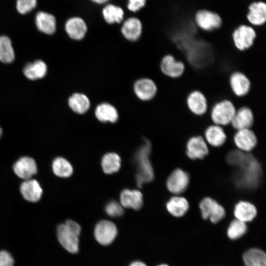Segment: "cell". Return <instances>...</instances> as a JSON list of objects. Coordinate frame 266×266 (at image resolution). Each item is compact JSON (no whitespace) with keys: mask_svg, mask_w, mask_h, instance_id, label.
Here are the masks:
<instances>
[{"mask_svg":"<svg viewBox=\"0 0 266 266\" xmlns=\"http://www.w3.org/2000/svg\"><path fill=\"white\" fill-rule=\"evenodd\" d=\"M159 266H167L166 265H160Z\"/></svg>","mask_w":266,"mask_h":266,"instance_id":"45","label":"cell"},{"mask_svg":"<svg viewBox=\"0 0 266 266\" xmlns=\"http://www.w3.org/2000/svg\"><path fill=\"white\" fill-rule=\"evenodd\" d=\"M12 255L6 250H0V266H14Z\"/></svg>","mask_w":266,"mask_h":266,"instance_id":"40","label":"cell"},{"mask_svg":"<svg viewBox=\"0 0 266 266\" xmlns=\"http://www.w3.org/2000/svg\"><path fill=\"white\" fill-rule=\"evenodd\" d=\"M141 193L138 190H124L120 195L121 204L125 208L139 210L142 206L143 200Z\"/></svg>","mask_w":266,"mask_h":266,"instance_id":"23","label":"cell"},{"mask_svg":"<svg viewBox=\"0 0 266 266\" xmlns=\"http://www.w3.org/2000/svg\"><path fill=\"white\" fill-rule=\"evenodd\" d=\"M1 134H2V130H1V128L0 127V137L1 135Z\"/></svg>","mask_w":266,"mask_h":266,"instance_id":"44","label":"cell"},{"mask_svg":"<svg viewBox=\"0 0 266 266\" xmlns=\"http://www.w3.org/2000/svg\"><path fill=\"white\" fill-rule=\"evenodd\" d=\"M247 226L245 222L235 219L230 224L228 235L230 238L235 239L242 236L246 232Z\"/></svg>","mask_w":266,"mask_h":266,"instance_id":"36","label":"cell"},{"mask_svg":"<svg viewBox=\"0 0 266 266\" xmlns=\"http://www.w3.org/2000/svg\"><path fill=\"white\" fill-rule=\"evenodd\" d=\"M128 8L133 12H136L143 7L146 0H128Z\"/></svg>","mask_w":266,"mask_h":266,"instance_id":"41","label":"cell"},{"mask_svg":"<svg viewBox=\"0 0 266 266\" xmlns=\"http://www.w3.org/2000/svg\"><path fill=\"white\" fill-rule=\"evenodd\" d=\"M246 154L240 150H233L227 155V162L231 166L237 167L243 161Z\"/></svg>","mask_w":266,"mask_h":266,"instance_id":"38","label":"cell"},{"mask_svg":"<svg viewBox=\"0 0 266 266\" xmlns=\"http://www.w3.org/2000/svg\"><path fill=\"white\" fill-rule=\"evenodd\" d=\"M204 135L207 142L214 147L222 145L226 140V134L222 126L215 124L206 129Z\"/></svg>","mask_w":266,"mask_h":266,"instance_id":"27","label":"cell"},{"mask_svg":"<svg viewBox=\"0 0 266 266\" xmlns=\"http://www.w3.org/2000/svg\"><path fill=\"white\" fill-rule=\"evenodd\" d=\"M95 113L97 118L102 122L115 123L118 118V113L116 108L107 102L99 104L96 108Z\"/></svg>","mask_w":266,"mask_h":266,"instance_id":"26","label":"cell"},{"mask_svg":"<svg viewBox=\"0 0 266 266\" xmlns=\"http://www.w3.org/2000/svg\"><path fill=\"white\" fill-rule=\"evenodd\" d=\"M208 153L206 143L201 136H193L189 139L187 144L186 153L190 159H201Z\"/></svg>","mask_w":266,"mask_h":266,"instance_id":"19","label":"cell"},{"mask_svg":"<svg viewBox=\"0 0 266 266\" xmlns=\"http://www.w3.org/2000/svg\"><path fill=\"white\" fill-rule=\"evenodd\" d=\"M236 167L233 180L238 187L252 189L258 186L262 175V168L254 156L246 154L243 161Z\"/></svg>","mask_w":266,"mask_h":266,"instance_id":"1","label":"cell"},{"mask_svg":"<svg viewBox=\"0 0 266 266\" xmlns=\"http://www.w3.org/2000/svg\"><path fill=\"white\" fill-rule=\"evenodd\" d=\"M189 180V176L186 172L180 168H177L168 177L166 181L167 188L172 194H181L187 188Z\"/></svg>","mask_w":266,"mask_h":266,"instance_id":"10","label":"cell"},{"mask_svg":"<svg viewBox=\"0 0 266 266\" xmlns=\"http://www.w3.org/2000/svg\"><path fill=\"white\" fill-rule=\"evenodd\" d=\"M185 50L188 52V59L191 63L196 66L204 65L211 55L210 50L205 43L193 39Z\"/></svg>","mask_w":266,"mask_h":266,"instance_id":"6","label":"cell"},{"mask_svg":"<svg viewBox=\"0 0 266 266\" xmlns=\"http://www.w3.org/2000/svg\"><path fill=\"white\" fill-rule=\"evenodd\" d=\"M186 101L189 110L195 115L202 116L207 110V99L204 94L198 90L191 91L188 95Z\"/></svg>","mask_w":266,"mask_h":266,"instance_id":"13","label":"cell"},{"mask_svg":"<svg viewBox=\"0 0 266 266\" xmlns=\"http://www.w3.org/2000/svg\"><path fill=\"white\" fill-rule=\"evenodd\" d=\"M52 169L54 174L60 177H68L73 172L71 165L62 157H58L53 161Z\"/></svg>","mask_w":266,"mask_h":266,"instance_id":"33","label":"cell"},{"mask_svg":"<svg viewBox=\"0 0 266 266\" xmlns=\"http://www.w3.org/2000/svg\"><path fill=\"white\" fill-rule=\"evenodd\" d=\"M256 37V33L254 29L245 25H240L232 33L234 45L240 51L250 48L253 45Z\"/></svg>","mask_w":266,"mask_h":266,"instance_id":"5","label":"cell"},{"mask_svg":"<svg viewBox=\"0 0 266 266\" xmlns=\"http://www.w3.org/2000/svg\"><path fill=\"white\" fill-rule=\"evenodd\" d=\"M35 11L34 22L37 29L46 34H54L57 29L56 17L52 13L45 11Z\"/></svg>","mask_w":266,"mask_h":266,"instance_id":"11","label":"cell"},{"mask_svg":"<svg viewBox=\"0 0 266 266\" xmlns=\"http://www.w3.org/2000/svg\"><path fill=\"white\" fill-rule=\"evenodd\" d=\"M15 173L25 180L31 179L37 171V167L34 159L29 157L19 159L14 165Z\"/></svg>","mask_w":266,"mask_h":266,"instance_id":"17","label":"cell"},{"mask_svg":"<svg viewBox=\"0 0 266 266\" xmlns=\"http://www.w3.org/2000/svg\"><path fill=\"white\" fill-rule=\"evenodd\" d=\"M130 266H146V265L140 261H136L132 263Z\"/></svg>","mask_w":266,"mask_h":266,"instance_id":"42","label":"cell"},{"mask_svg":"<svg viewBox=\"0 0 266 266\" xmlns=\"http://www.w3.org/2000/svg\"><path fill=\"white\" fill-rule=\"evenodd\" d=\"M151 148L150 142L145 139L134 156L133 160L137 169L136 182L139 187H141L144 183L151 182L154 177V171L149 159Z\"/></svg>","mask_w":266,"mask_h":266,"instance_id":"2","label":"cell"},{"mask_svg":"<svg viewBox=\"0 0 266 266\" xmlns=\"http://www.w3.org/2000/svg\"><path fill=\"white\" fill-rule=\"evenodd\" d=\"M46 65L41 60H37L33 63L27 64L23 70L26 77L33 80L43 77L46 73Z\"/></svg>","mask_w":266,"mask_h":266,"instance_id":"30","label":"cell"},{"mask_svg":"<svg viewBox=\"0 0 266 266\" xmlns=\"http://www.w3.org/2000/svg\"><path fill=\"white\" fill-rule=\"evenodd\" d=\"M234 104L225 99L216 102L212 107L210 113L211 120L215 125L220 126L231 124L236 111Z\"/></svg>","mask_w":266,"mask_h":266,"instance_id":"4","label":"cell"},{"mask_svg":"<svg viewBox=\"0 0 266 266\" xmlns=\"http://www.w3.org/2000/svg\"><path fill=\"white\" fill-rule=\"evenodd\" d=\"M229 83L233 93L239 97L247 95L251 86V81L246 75L239 71H234L231 74Z\"/></svg>","mask_w":266,"mask_h":266,"instance_id":"14","label":"cell"},{"mask_svg":"<svg viewBox=\"0 0 266 266\" xmlns=\"http://www.w3.org/2000/svg\"><path fill=\"white\" fill-rule=\"evenodd\" d=\"M166 207L171 215L179 217L183 216L188 211L189 203L183 197L174 196L167 202Z\"/></svg>","mask_w":266,"mask_h":266,"instance_id":"28","label":"cell"},{"mask_svg":"<svg viewBox=\"0 0 266 266\" xmlns=\"http://www.w3.org/2000/svg\"><path fill=\"white\" fill-rule=\"evenodd\" d=\"M233 140L237 147L243 152L252 150L257 142L256 136L250 129L237 130L234 135Z\"/></svg>","mask_w":266,"mask_h":266,"instance_id":"18","label":"cell"},{"mask_svg":"<svg viewBox=\"0 0 266 266\" xmlns=\"http://www.w3.org/2000/svg\"><path fill=\"white\" fill-rule=\"evenodd\" d=\"M20 192L23 198L30 202L38 201L42 196V190L35 179L25 180L20 186Z\"/></svg>","mask_w":266,"mask_h":266,"instance_id":"21","label":"cell"},{"mask_svg":"<svg viewBox=\"0 0 266 266\" xmlns=\"http://www.w3.org/2000/svg\"><path fill=\"white\" fill-rule=\"evenodd\" d=\"M133 90L137 98L142 100L147 101L152 100L156 96L157 87L153 80L144 78L135 82Z\"/></svg>","mask_w":266,"mask_h":266,"instance_id":"15","label":"cell"},{"mask_svg":"<svg viewBox=\"0 0 266 266\" xmlns=\"http://www.w3.org/2000/svg\"><path fill=\"white\" fill-rule=\"evenodd\" d=\"M65 28L68 35L74 40H81L87 32V25L80 17H73L68 19L65 25Z\"/></svg>","mask_w":266,"mask_h":266,"instance_id":"20","label":"cell"},{"mask_svg":"<svg viewBox=\"0 0 266 266\" xmlns=\"http://www.w3.org/2000/svg\"><path fill=\"white\" fill-rule=\"evenodd\" d=\"M92 1L99 4H102L107 2L108 0H91Z\"/></svg>","mask_w":266,"mask_h":266,"instance_id":"43","label":"cell"},{"mask_svg":"<svg viewBox=\"0 0 266 266\" xmlns=\"http://www.w3.org/2000/svg\"><path fill=\"white\" fill-rule=\"evenodd\" d=\"M81 227L72 220H67L57 227V234L61 245L67 251L76 253L79 248V236Z\"/></svg>","mask_w":266,"mask_h":266,"instance_id":"3","label":"cell"},{"mask_svg":"<svg viewBox=\"0 0 266 266\" xmlns=\"http://www.w3.org/2000/svg\"><path fill=\"white\" fill-rule=\"evenodd\" d=\"M101 166L105 173L111 174L117 172L121 166V159L115 153H108L103 157Z\"/></svg>","mask_w":266,"mask_h":266,"instance_id":"32","label":"cell"},{"mask_svg":"<svg viewBox=\"0 0 266 266\" xmlns=\"http://www.w3.org/2000/svg\"><path fill=\"white\" fill-rule=\"evenodd\" d=\"M38 0H16L15 9L21 15L32 13L36 9Z\"/></svg>","mask_w":266,"mask_h":266,"instance_id":"37","label":"cell"},{"mask_svg":"<svg viewBox=\"0 0 266 266\" xmlns=\"http://www.w3.org/2000/svg\"><path fill=\"white\" fill-rule=\"evenodd\" d=\"M243 260L246 266H266V254L258 249L247 251L243 255Z\"/></svg>","mask_w":266,"mask_h":266,"instance_id":"31","label":"cell"},{"mask_svg":"<svg viewBox=\"0 0 266 266\" xmlns=\"http://www.w3.org/2000/svg\"><path fill=\"white\" fill-rule=\"evenodd\" d=\"M234 214L236 219L246 223L254 219L257 215V209L251 202L242 200L235 205Z\"/></svg>","mask_w":266,"mask_h":266,"instance_id":"24","label":"cell"},{"mask_svg":"<svg viewBox=\"0 0 266 266\" xmlns=\"http://www.w3.org/2000/svg\"><path fill=\"white\" fill-rule=\"evenodd\" d=\"M247 15L248 21L254 26H262L266 21V5L262 1L255 2L249 6Z\"/></svg>","mask_w":266,"mask_h":266,"instance_id":"22","label":"cell"},{"mask_svg":"<svg viewBox=\"0 0 266 266\" xmlns=\"http://www.w3.org/2000/svg\"><path fill=\"white\" fill-rule=\"evenodd\" d=\"M14 52L9 38L5 35L0 36V61L10 63L14 59Z\"/></svg>","mask_w":266,"mask_h":266,"instance_id":"34","label":"cell"},{"mask_svg":"<svg viewBox=\"0 0 266 266\" xmlns=\"http://www.w3.org/2000/svg\"><path fill=\"white\" fill-rule=\"evenodd\" d=\"M102 14L105 21L109 24L119 23L123 19V9L113 4L106 5L102 10Z\"/></svg>","mask_w":266,"mask_h":266,"instance_id":"35","label":"cell"},{"mask_svg":"<svg viewBox=\"0 0 266 266\" xmlns=\"http://www.w3.org/2000/svg\"><path fill=\"white\" fill-rule=\"evenodd\" d=\"M124 36L130 41L138 39L142 32V24L136 18H130L125 21L121 28Z\"/></svg>","mask_w":266,"mask_h":266,"instance_id":"25","label":"cell"},{"mask_svg":"<svg viewBox=\"0 0 266 266\" xmlns=\"http://www.w3.org/2000/svg\"><path fill=\"white\" fill-rule=\"evenodd\" d=\"M254 121V116L251 109L243 106L236 110L231 124L237 131L250 129Z\"/></svg>","mask_w":266,"mask_h":266,"instance_id":"16","label":"cell"},{"mask_svg":"<svg viewBox=\"0 0 266 266\" xmlns=\"http://www.w3.org/2000/svg\"><path fill=\"white\" fill-rule=\"evenodd\" d=\"M117 229L115 225L107 220L99 222L95 229L94 234L97 241L103 245L110 244L115 238Z\"/></svg>","mask_w":266,"mask_h":266,"instance_id":"8","label":"cell"},{"mask_svg":"<svg viewBox=\"0 0 266 266\" xmlns=\"http://www.w3.org/2000/svg\"><path fill=\"white\" fill-rule=\"evenodd\" d=\"M105 211L111 217H120L124 213L122 205L115 201L109 202L105 206Z\"/></svg>","mask_w":266,"mask_h":266,"instance_id":"39","label":"cell"},{"mask_svg":"<svg viewBox=\"0 0 266 266\" xmlns=\"http://www.w3.org/2000/svg\"><path fill=\"white\" fill-rule=\"evenodd\" d=\"M195 22L200 29L211 31L219 28L222 22L218 14L207 10H200L196 14Z\"/></svg>","mask_w":266,"mask_h":266,"instance_id":"9","label":"cell"},{"mask_svg":"<svg viewBox=\"0 0 266 266\" xmlns=\"http://www.w3.org/2000/svg\"><path fill=\"white\" fill-rule=\"evenodd\" d=\"M201 216L204 219H209L213 223L222 220L225 216L224 207L213 199L204 198L200 203Z\"/></svg>","mask_w":266,"mask_h":266,"instance_id":"7","label":"cell"},{"mask_svg":"<svg viewBox=\"0 0 266 266\" xmlns=\"http://www.w3.org/2000/svg\"><path fill=\"white\" fill-rule=\"evenodd\" d=\"M70 108L75 113L84 114L90 108V101L85 95L81 93H74L68 99Z\"/></svg>","mask_w":266,"mask_h":266,"instance_id":"29","label":"cell"},{"mask_svg":"<svg viewBox=\"0 0 266 266\" xmlns=\"http://www.w3.org/2000/svg\"><path fill=\"white\" fill-rule=\"evenodd\" d=\"M160 68L166 76L172 78H177L184 73L185 66L184 63L176 60L173 55L167 54L161 60Z\"/></svg>","mask_w":266,"mask_h":266,"instance_id":"12","label":"cell"}]
</instances>
